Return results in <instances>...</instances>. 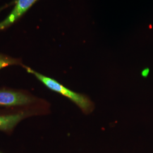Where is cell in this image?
I'll list each match as a JSON object with an SVG mask.
<instances>
[{
	"mask_svg": "<svg viewBox=\"0 0 153 153\" xmlns=\"http://www.w3.org/2000/svg\"><path fill=\"white\" fill-rule=\"evenodd\" d=\"M26 68L28 73L33 74L40 81L42 82L50 90L59 93L69 99L81 109L84 114L89 115L92 113L95 109V104L87 95L83 94L76 93L61 85L59 82L51 78L42 75L36 71H34L31 68L27 67H26Z\"/></svg>",
	"mask_w": 153,
	"mask_h": 153,
	"instance_id": "1",
	"label": "cell"
},
{
	"mask_svg": "<svg viewBox=\"0 0 153 153\" xmlns=\"http://www.w3.org/2000/svg\"><path fill=\"white\" fill-rule=\"evenodd\" d=\"M36 1L38 0H17L16 5L9 16L4 21L0 22V30L5 29L16 22Z\"/></svg>",
	"mask_w": 153,
	"mask_h": 153,
	"instance_id": "2",
	"label": "cell"
},
{
	"mask_svg": "<svg viewBox=\"0 0 153 153\" xmlns=\"http://www.w3.org/2000/svg\"><path fill=\"white\" fill-rule=\"evenodd\" d=\"M32 99L22 93L0 90V105L16 106L29 104Z\"/></svg>",
	"mask_w": 153,
	"mask_h": 153,
	"instance_id": "3",
	"label": "cell"
},
{
	"mask_svg": "<svg viewBox=\"0 0 153 153\" xmlns=\"http://www.w3.org/2000/svg\"><path fill=\"white\" fill-rule=\"evenodd\" d=\"M25 116V113L0 116V130H11Z\"/></svg>",
	"mask_w": 153,
	"mask_h": 153,
	"instance_id": "4",
	"label": "cell"
},
{
	"mask_svg": "<svg viewBox=\"0 0 153 153\" xmlns=\"http://www.w3.org/2000/svg\"><path fill=\"white\" fill-rule=\"evenodd\" d=\"M18 64V61L10 57L0 55V69L7 66L12 65Z\"/></svg>",
	"mask_w": 153,
	"mask_h": 153,
	"instance_id": "5",
	"label": "cell"
},
{
	"mask_svg": "<svg viewBox=\"0 0 153 153\" xmlns=\"http://www.w3.org/2000/svg\"><path fill=\"white\" fill-rule=\"evenodd\" d=\"M149 72H150L149 69V68H145V69H143L142 71V73H141V75L143 77H147L148 76V75H149Z\"/></svg>",
	"mask_w": 153,
	"mask_h": 153,
	"instance_id": "6",
	"label": "cell"
}]
</instances>
